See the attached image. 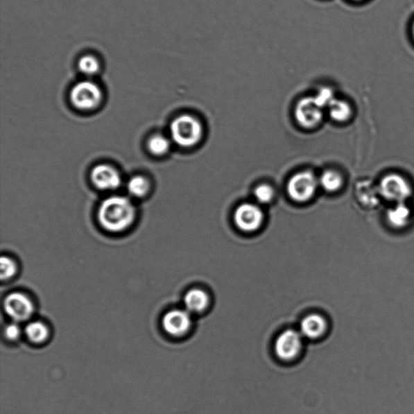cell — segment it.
Instances as JSON below:
<instances>
[{"instance_id":"9","label":"cell","mask_w":414,"mask_h":414,"mask_svg":"<svg viewBox=\"0 0 414 414\" xmlns=\"http://www.w3.org/2000/svg\"><path fill=\"white\" fill-rule=\"evenodd\" d=\"M91 180L94 186L101 191H115L121 184L119 172L109 164H101L92 169Z\"/></svg>"},{"instance_id":"18","label":"cell","mask_w":414,"mask_h":414,"mask_svg":"<svg viewBox=\"0 0 414 414\" xmlns=\"http://www.w3.org/2000/svg\"><path fill=\"white\" fill-rule=\"evenodd\" d=\"M128 191L131 196L135 198H143L147 196L150 191V183L148 180L143 176H135L131 178L126 184Z\"/></svg>"},{"instance_id":"4","label":"cell","mask_w":414,"mask_h":414,"mask_svg":"<svg viewBox=\"0 0 414 414\" xmlns=\"http://www.w3.org/2000/svg\"><path fill=\"white\" fill-rule=\"evenodd\" d=\"M319 177L309 170L293 175L286 184V191L292 200L304 203L313 198L318 191Z\"/></svg>"},{"instance_id":"26","label":"cell","mask_w":414,"mask_h":414,"mask_svg":"<svg viewBox=\"0 0 414 414\" xmlns=\"http://www.w3.org/2000/svg\"><path fill=\"white\" fill-rule=\"evenodd\" d=\"M411 32H412V37H413V39L414 41V21L412 24Z\"/></svg>"},{"instance_id":"15","label":"cell","mask_w":414,"mask_h":414,"mask_svg":"<svg viewBox=\"0 0 414 414\" xmlns=\"http://www.w3.org/2000/svg\"><path fill=\"white\" fill-rule=\"evenodd\" d=\"M209 296L202 289L189 290L184 297V304L189 313H200L205 311L209 304Z\"/></svg>"},{"instance_id":"19","label":"cell","mask_w":414,"mask_h":414,"mask_svg":"<svg viewBox=\"0 0 414 414\" xmlns=\"http://www.w3.org/2000/svg\"><path fill=\"white\" fill-rule=\"evenodd\" d=\"M170 148H171V143L167 137L162 135L152 136L148 142L149 152L157 157H162L167 154Z\"/></svg>"},{"instance_id":"10","label":"cell","mask_w":414,"mask_h":414,"mask_svg":"<svg viewBox=\"0 0 414 414\" xmlns=\"http://www.w3.org/2000/svg\"><path fill=\"white\" fill-rule=\"evenodd\" d=\"M4 310L13 320L17 322L31 318L33 313V305L26 295L12 293L4 300Z\"/></svg>"},{"instance_id":"12","label":"cell","mask_w":414,"mask_h":414,"mask_svg":"<svg viewBox=\"0 0 414 414\" xmlns=\"http://www.w3.org/2000/svg\"><path fill=\"white\" fill-rule=\"evenodd\" d=\"M389 226L396 230H402L410 225L413 218V212L407 202L393 204L386 214Z\"/></svg>"},{"instance_id":"6","label":"cell","mask_w":414,"mask_h":414,"mask_svg":"<svg viewBox=\"0 0 414 414\" xmlns=\"http://www.w3.org/2000/svg\"><path fill=\"white\" fill-rule=\"evenodd\" d=\"M233 219L235 225L241 232L251 233L259 230L264 223L265 216L257 204L245 202L236 207Z\"/></svg>"},{"instance_id":"16","label":"cell","mask_w":414,"mask_h":414,"mask_svg":"<svg viewBox=\"0 0 414 414\" xmlns=\"http://www.w3.org/2000/svg\"><path fill=\"white\" fill-rule=\"evenodd\" d=\"M344 177L338 170L327 169L319 177V184L328 193L338 192L344 187Z\"/></svg>"},{"instance_id":"17","label":"cell","mask_w":414,"mask_h":414,"mask_svg":"<svg viewBox=\"0 0 414 414\" xmlns=\"http://www.w3.org/2000/svg\"><path fill=\"white\" fill-rule=\"evenodd\" d=\"M329 114L336 123H345L352 119L354 110L348 101L336 98L328 107Z\"/></svg>"},{"instance_id":"20","label":"cell","mask_w":414,"mask_h":414,"mask_svg":"<svg viewBox=\"0 0 414 414\" xmlns=\"http://www.w3.org/2000/svg\"><path fill=\"white\" fill-rule=\"evenodd\" d=\"M78 68L82 74L87 76H94L101 70V62L94 55H85L78 62Z\"/></svg>"},{"instance_id":"13","label":"cell","mask_w":414,"mask_h":414,"mask_svg":"<svg viewBox=\"0 0 414 414\" xmlns=\"http://www.w3.org/2000/svg\"><path fill=\"white\" fill-rule=\"evenodd\" d=\"M326 327V321L322 316L309 314L301 320L300 332L304 338L316 339L324 334Z\"/></svg>"},{"instance_id":"8","label":"cell","mask_w":414,"mask_h":414,"mask_svg":"<svg viewBox=\"0 0 414 414\" xmlns=\"http://www.w3.org/2000/svg\"><path fill=\"white\" fill-rule=\"evenodd\" d=\"M303 336L300 331L286 329L279 334L275 343V352L277 358L285 361L298 356L303 347Z\"/></svg>"},{"instance_id":"24","label":"cell","mask_w":414,"mask_h":414,"mask_svg":"<svg viewBox=\"0 0 414 414\" xmlns=\"http://www.w3.org/2000/svg\"><path fill=\"white\" fill-rule=\"evenodd\" d=\"M0 266H1V279L3 280L11 279L16 274L17 266L11 258L3 256L0 260Z\"/></svg>"},{"instance_id":"11","label":"cell","mask_w":414,"mask_h":414,"mask_svg":"<svg viewBox=\"0 0 414 414\" xmlns=\"http://www.w3.org/2000/svg\"><path fill=\"white\" fill-rule=\"evenodd\" d=\"M192 325L191 313L187 310L170 311L163 318V327L173 337L186 334Z\"/></svg>"},{"instance_id":"5","label":"cell","mask_w":414,"mask_h":414,"mask_svg":"<svg viewBox=\"0 0 414 414\" xmlns=\"http://www.w3.org/2000/svg\"><path fill=\"white\" fill-rule=\"evenodd\" d=\"M70 99L73 106L78 110H94L103 100V92L95 82L89 80H83L73 86Z\"/></svg>"},{"instance_id":"14","label":"cell","mask_w":414,"mask_h":414,"mask_svg":"<svg viewBox=\"0 0 414 414\" xmlns=\"http://www.w3.org/2000/svg\"><path fill=\"white\" fill-rule=\"evenodd\" d=\"M358 201L364 207L374 208L378 206L381 197L379 196L377 184L372 182H363L356 187Z\"/></svg>"},{"instance_id":"2","label":"cell","mask_w":414,"mask_h":414,"mask_svg":"<svg viewBox=\"0 0 414 414\" xmlns=\"http://www.w3.org/2000/svg\"><path fill=\"white\" fill-rule=\"evenodd\" d=\"M170 135L179 147H194L202 139L203 126L200 120L191 114H182L175 119L170 125Z\"/></svg>"},{"instance_id":"22","label":"cell","mask_w":414,"mask_h":414,"mask_svg":"<svg viewBox=\"0 0 414 414\" xmlns=\"http://www.w3.org/2000/svg\"><path fill=\"white\" fill-rule=\"evenodd\" d=\"M275 191L270 184H261L253 191V197L258 204H268L274 200Z\"/></svg>"},{"instance_id":"1","label":"cell","mask_w":414,"mask_h":414,"mask_svg":"<svg viewBox=\"0 0 414 414\" xmlns=\"http://www.w3.org/2000/svg\"><path fill=\"white\" fill-rule=\"evenodd\" d=\"M97 217L101 226L106 231L121 232L132 225L136 209L129 198L114 196L101 203Z\"/></svg>"},{"instance_id":"25","label":"cell","mask_w":414,"mask_h":414,"mask_svg":"<svg viewBox=\"0 0 414 414\" xmlns=\"http://www.w3.org/2000/svg\"><path fill=\"white\" fill-rule=\"evenodd\" d=\"M19 334H21V329L17 324L12 323L6 325L4 329V335L8 340H16Z\"/></svg>"},{"instance_id":"27","label":"cell","mask_w":414,"mask_h":414,"mask_svg":"<svg viewBox=\"0 0 414 414\" xmlns=\"http://www.w3.org/2000/svg\"><path fill=\"white\" fill-rule=\"evenodd\" d=\"M352 1H354V2H363V1H365V0H352Z\"/></svg>"},{"instance_id":"21","label":"cell","mask_w":414,"mask_h":414,"mask_svg":"<svg viewBox=\"0 0 414 414\" xmlns=\"http://www.w3.org/2000/svg\"><path fill=\"white\" fill-rule=\"evenodd\" d=\"M27 337L34 343H42L46 340L49 331L45 325L39 321L29 323L26 329Z\"/></svg>"},{"instance_id":"23","label":"cell","mask_w":414,"mask_h":414,"mask_svg":"<svg viewBox=\"0 0 414 414\" xmlns=\"http://www.w3.org/2000/svg\"><path fill=\"white\" fill-rule=\"evenodd\" d=\"M314 97L316 103H318L321 108L328 109V107L332 104V102L337 98L335 96L334 92L330 87H325L320 89L318 94Z\"/></svg>"},{"instance_id":"7","label":"cell","mask_w":414,"mask_h":414,"mask_svg":"<svg viewBox=\"0 0 414 414\" xmlns=\"http://www.w3.org/2000/svg\"><path fill=\"white\" fill-rule=\"evenodd\" d=\"M295 118L302 128L313 129L323 120V109L316 103L314 97H304L295 108Z\"/></svg>"},{"instance_id":"3","label":"cell","mask_w":414,"mask_h":414,"mask_svg":"<svg viewBox=\"0 0 414 414\" xmlns=\"http://www.w3.org/2000/svg\"><path fill=\"white\" fill-rule=\"evenodd\" d=\"M377 187L381 198L392 204L407 202L413 193L411 182L398 173L384 175L379 180Z\"/></svg>"}]
</instances>
